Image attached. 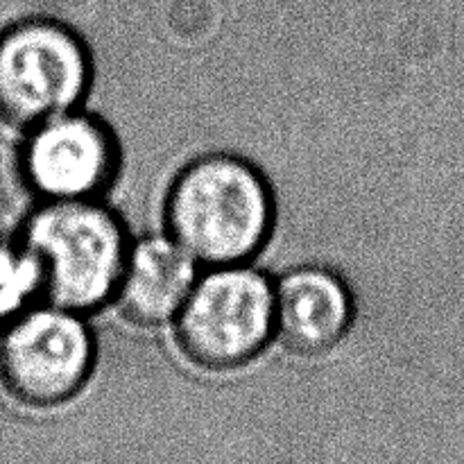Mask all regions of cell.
Here are the masks:
<instances>
[{"instance_id":"obj_1","label":"cell","mask_w":464,"mask_h":464,"mask_svg":"<svg viewBox=\"0 0 464 464\" xmlns=\"http://www.w3.org/2000/svg\"><path fill=\"white\" fill-rule=\"evenodd\" d=\"M270 181L247 159L211 152L186 163L163 202L166 234L199 267L249 263L275 229Z\"/></svg>"},{"instance_id":"obj_2","label":"cell","mask_w":464,"mask_h":464,"mask_svg":"<svg viewBox=\"0 0 464 464\" xmlns=\"http://www.w3.org/2000/svg\"><path fill=\"white\" fill-rule=\"evenodd\" d=\"M18 238L39 266L44 302L82 315L113 304L131 240L102 199L41 202Z\"/></svg>"},{"instance_id":"obj_3","label":"cell","mask_w":464,"mask_h":464,"mask_svg":"<svg viewBox=\"0 0 464 464\" xmlns=\"http://www.w3.org/2000/svg\"><path fill=\"white\" fill-rule=\"evenodd\" d=\"M172 329L190 365L240 370L275 340V281L249 263L204 267Z\"/></svg>"},{"instance_id":"obj_4","label":"cell","mask_w":464,"mask_h":464,"mask_svg":"<svg viewBox=\"0 0 464 464\" xmlns=\"http://www.w3.org/2000/svg\"><path fill=\"white\" fill-rule=\"evenodd\" d=\"M93 82L82 36L59 21L27 18L0 32V121L32 130L80 109Z\"/></svg>"},{"instance_id":"obj_5","label":"cell","mask_w":464,"mask_h":464,"mask_svg":"<svg viewBox=\"0 0 464 464\" xmlns=\"http://www.w3.org/2000/svg\"><path fill=\"white\" fill-rule=\"evenodd\" d=\"M95 367V338L86 315L34 304L3 326L0 383L16 401L54 408L80 394Z\"/></svg>"},{"instance_id":"obj_6","label":"cell","mask_w":464,"mask_h":464,"mask_svg":"<svg viewBox=\"0 0 464 464\" xmlns=\"http://www.w3.org/2000/svg\"><path fill=\"white\" fill-rule=\"evenodd\" d=\"M18 161L39 202H89L116 181L121 145L102 118L80 107L27 130Z\"/></svg>"},{"instance_id":"obj_7","label":"cell","mask_w":464,"mask_h":464,"mask_svg":"<svg viewBox=\"0 0 464 464\" xmlns=\"http://www.w3.org/2000/svg\"><path fill=\"white\" fill-rule=\"evenodd\" d=\"M356 306L335 272L304 266L275 281V340L297 356H324L347 338Z\"/></svg>"},{"instance_id":"obj_8","label":"cell","mask_w":464,"mask_h":464,"mask_svg":"<svg viewBox=\"0 0 464 464\" xmlns=\"http://www.w3.org/2000/svg\"><path fill=\"white\" fill-rule=\"evenodd\" d=\"M202 267L170 238L150 236L131 243L113 304L130 324L157 329L172 324Z\"/></svg>"},{"instance_id":"obj_9","label":"cell","mask_w":464,"mask_h":464,"mask_svg":"<svg viewBox=\"0 0 464 464\" xmlns=\"http://www.w3.org/2000/svg\"><path fill=\"white\" fill-rule=\"evenodd\" d=\"M44 302L41 272L21 238L0 240V324Z\"/></svg>"}]
</instances>
